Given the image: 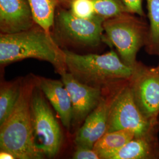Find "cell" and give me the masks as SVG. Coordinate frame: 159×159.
<instances>
[{
  "label": "cell",
  "instance_id": "obj_7",
  "mask_svg": "<svg viewBox=\"0 0 159 159\" xmlns=\"http://www.w3.org/2000/svg\"><path fill=\"white\" fill-rule=\"evenodd\" d=\"M157 127H159V121H150L140 112L134 102L129 81L127 82L113 102L106 132L130 129L135 133L136 136H139Z\"/></svg>",
  "mask_w": 159,
  "mask_h": 159
},
{
  "label": "cell",
  "instance_id": "obj_21",
  "mask_svg": "<svg viewBox=\"0 0 159 159\" xmlns=\"http://www.w3.org/2000/svg\"><path fill=\"white\" fill-rule=\"evenodd\" d=\"M128 11L140 17H145L143 8V0H122Z\"/></svg>",
  "mask_w": 159,
  "mask_h": 159
},
{
  "label": "cell",
  "instance_id": "obj_17",
  "mask_svg": "<svg viewBox=\"0 0 159 159\" xmlns=\"http://www.w3.org/2000/svg\"><path fill=\"white\" fill-rule=\"evenodd\" d=\"M149 20L148 41L145 46L148 54L159 55V0H146Z\"/></svg>",
  "mask_w": 159,
  "mask_h": 159
},
{
  "label": "cell",
  "instance_id": "obj_12",
  "mask_svg": "<svg viewBox=\"0 0 159 159\" xmlns=\"http://www.w3.org/2000/svg\"><path fill=\"white\" fill-rule=\"evenodd\" d=\"M159 127L135 136L119 150L103 159H159Z\"/></svg>",
  "mask_w": 159,
  "mask_h": 159
},
{
  "label": "cell",
  "instance_id": "obj_1",
  "mask_svg": "<svg viewBox=\"0 0 159 159\" xmlns=\"http://www.w3.org/2000/svg\"><path fill=\"white\" fill-rule=\"evenodd\" d=\"M27 58L51 63L60 75L67 72L64 50L57 44L50 33L37 24L20 32L0 34L1 67Z\"/></svg>",
  "mask_w": 159,
  "mask_h": 159
},
{
  "label": "cell",
  "instance_id": "obj_14",
  "mask_svg": "<svg viewBox=\"0 0 159 159\" xmlns=\"http://www.w3.org/2000/svg\"><path fill=\"white\" fill-rule=\"evenodd\" d=\"M34 21L43 29L50 33L57 8L68 7V0H29Z\"/></svg>",
  "mask_w": 159,
  "mask_h": 159
},
{
  "label": "cell",
  "instance_id": "obj_18",
  "mask_svg": "<svg viewBox=\"0 0 159 159\" xmlns=\"http://www.w3.org/2000/svg\"><path fill=\"white\" fill-rule=\"evenodd\" d=\"M95 14L104 21L129 12L122 0H93Z\"/></svg>",
  "mask_w": 159,
  "mask_h": 159
},
{
  "label": "cell",
  "instance_id": "obj_16",
  "mask_svg": "<svg viewBox=\"0 0 159 159\" xmlns=\"http://www.w3.org/2000/svg\"><path fill=\"white\" fill-rule=\"evenodd\" d=\"M23 78L1 83L0 125L7 119L17 104L21 91Z\"/></svg>",
  "mask_w": 159,
  "mask_h": 159
},
{
  "label": "cell",
  "instance_id": "obj_23",
  "mask_svg": "<svg viewBox=\"0 0 159 159\" xmlns=\"http://www.w3.org/2000/svg\"><path fill=\"white\" fill-rule=\"evenodd\" d=\"M156 70H157V72H158V73H159V64H158V66H157V67H156Z\"/></svg>",
  "mask_w": 159,
  "mask_h": 159
},
{
  "label": "cell",
  "instance_id": "obj_5",
  "mask_svg": "<svg viewBox=\"0 0 159 159\" xmlns=\"http://www.w3.org/2000/svg\"><path fill=\"white\" fill-rule=\"evenodd\" d=\"M144 18L125 12L103 22L104 43L114 46L131 67L136 64L137 53L148 41L149 27Z\"/></svg>",
  "mask_w": 159,
  "mask_h": 159
},
{
  "label": "cell",
  "instance_id": "obj_6",
  "mask_svg": "<svg viewBox=\"0 0 159 159\" xmlns=\"http://www.w3.org/2000/svg\"><path fill=\"white\" fill-rule=\"evenodd\" d=\"M48 101L36 82L31 100L34 140L37 148L45 157L54 158L60 151L63 134Z\"/></svg>",
  "mask_w": 159,
  "mask_h": 159
},
{
  "label": "cell",
  "instance_id": "obj_22",
  "mask_svg": "<svg viewBox=\"0 0 159 159\" xmlns=\"http://www.w3.org/2000/svg\"><path fill=\"white\" fill-rule=\"evenodd\" d=\"M0 159H15L16 157L9 152L6 151H0Z\"/></svg>",
  "mask_w": 159,
  "mask_h": 159
},
{
  "label": "cell",
  "instance_id": "obj_10",
  "mask_svg": "<svg viewBox=\"0 0 159 159\" xmlns=\"http://www.w3.org/2000/svg\"><path fill=\"white\" fill-rule=\"evenodd\" d=\"M61 77L70 94L72 104L71 127L79 129L87 116L99 104L103 90L80 82L68 71L62 74Z\"/></svg>",
  "mask_w": 159,
  "mask_h": 159
},
{
  "label": "cell",
  "instance_id": "obj_3",
  "mask_svg": "<svg viewBox=\"0 0 159 159\" xmlns=\"http://www.w3.org/2000/svg\"><path fill=\"white\" fill-rule=\"evenodd\" d=\"M67 71L79 81L104 89L129 81L133 67L124 63L113 50L103 54H81L64 50Z\"/></svg>",
  "mask_w": 159,
  "mask_h": 159
},
{
  "label": "cell",
  "instance_id": "obj_20",
  "mask_svg": "<svg viewBox=\"0 0 159 159\" xmlns=\"http://www.w3.org/2000/svg\"><path fill=\"white\" fill-rule=\"evenodd\" d=\"M74 159H100L98 154L93 148L76 146V148L73 155Z\"/></svg>",
  "mask_w": 159,
  "mask_h": 159
},
{
  "label": "cell",
  "instance_id": "obj_13",
  "mask_svg": "<svg viewBox=\"0 0 159 159\" xmlns=\"http://www.w3.org/2000/svg\"><path fill=\"white\" fill-rule=\"evenodd\" d=\"M37 85L57 111L64 127H71L73 110L70 94L62 80H53L35 75Z\"/></svg>",
  "mask_w": 159,
  "mask_h": 159
},
{
  "label": "cell",
  "instance_id": "obj_19",
  "mask_svg": "<svg viewBox=\"0 0 159 159\" xmlns=\"http://www.w3.org/2000/svg\"><path fill=\"white\" fill-rule=\"evenodd\" d=\"M67 8L74 16L81 18H91L96 16L93 0H68Z\"/></svg>",
  "mask_w": 159,
  "mask_h": 159
},
{
  "label": "cell",
  "instance_id": "obj_11",
  "mask_svg": "<svg viewBox=\"0 0 159 159\" xmlns=\"http://www.w3.org/2000/svg\"><path fill=\"white\" fill-rule=\"evenodd\" d=\"M35 24L29 0H0L1 34L27 30Z\"/></svg>",
  "mask_w": 159,
  "mask_h": 159
},
{
  "label": "cell",
  "instance_id": "obj_9",
  "mask_svg": "<svg viewBox=\"0 0 159 159\" xmlns=\"http://www.w3.org/2000/svg\"><path fill=\"white\" fill-rule=\"evenodd\" d=\"M129 81L103 89L99 104L78 129L74 140L76 146L93 148L97 141L106 133L109 113L114 100L120 89Z\"/></svg>",
  "mask_w": 159,
  "mask_h": 159
},
{
  "label": "cell",
  "instance_id": "obj_15",
  "mask_svg": "<svg viewBox=\"0 0 159 159\" xmlns=\"http://www.w3.org/2000/svg\"><path fill=\"white\" fill-rule=\"evenodd\" d=\"M136 136L135 133L130 129H121L106 132L95 143L93 149L100 159L115 152L125 146Z\"/></svg>",
  "mask_w": 159,
  "mask_h": 159
},
{
  "label": "cell",
  "instance_id": "obj_2",
  "mask_svg": "<svg viewBox=\"0 0 159 159\" xmlns=\"http://www.w3.org/2000/svg\"><path fill=\"white\" fill-rule=\"evenodd\" d=\"M35 75L23 78L20 98L7 119L0 125V151L12 154L17 159H41L44 154L34 140L31 117L32 92Z\"/></svg>",
  "mask_w": 159,
  "mask_h": 159
},
{
  "label": "cell",
  "instance_id": "obj_8",
  "mask_svg": "<svg viewBox=\"0 0 159 159\" xmlns=\"http://www.w3.org/2000/svg\"><path fill=\"white\" fill-rule=\"evenodd\" d=\"M137 106L147 119L159 121V74L156 67L137 61L129 80Z\"/></svg>",
  "mask_w": 159,
  "mask_h": 159
},
{
  "label": "cell",
  "instance_id": "obj_4",
  "mask_svg": "<svg viewBox=\"0 0 159 159\" xmlns=\"http://www.w3.org/2000/svg\"><path fill=\"white\" fill-rule=\"evenodd\" d=\"M102 18H81L60 7L55 14L51 35L63 50H91L104 43Z\"/></svg>",
  "mask_w": 159,
  "mask_h": 159
}]
</instances>
